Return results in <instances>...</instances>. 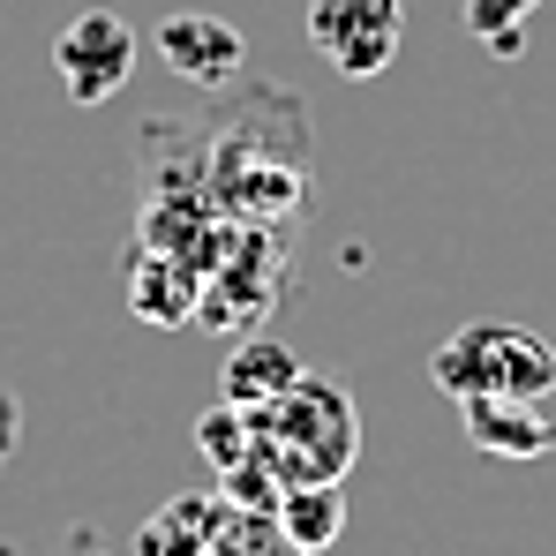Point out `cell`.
I'll return each instance as SVG.
<instances>
[{
  "instance_id": "8fae6325",
  "label": "cell",
  "mask_w": 556,
  "mask_h": 556,
  "mask_svg": "<svg viewBox=\"0 0 556 556\" xmlns=\"http://www.w3.org/2000/svg\"><path fill=\"white\" fill-rule=\"evenodd\" d=\"M128 293H136V316H151V324H188V308H195V271H188L181 256L136 249V256H128Z\"/></svg>"
},
{
  "instance_id": "6da1fadb",
  "label": "cell",
  "mask_w": 556,
  "mask_h": 556,
  "mask_svg": "<svg viewBox=\"0 0 556 556\" xmlns=\"http://www.w3.org/2000/svg\"><path fill=\"white\" fill-rule=\"evenodd\" d=\"M249 437H256V459L271 466L278 481H346V466L362 459V414H354V391L324 369H301L271 406L249 414Z\"/></svg>"
},
{
  "instance_id": "7c38bea8",
  "label": "cell",
  "mask_w": 556,
  "mask_h": 556,
  "mask_svg": "<svg viewBox=\"0 0 556 556\" xmlns=\"http://www.w3.org/2000/svg\"><path fill=\"white\" fill-rule=\"evenodd\" d=\"M534 8H549V0H466V38H481L489 53H519L527 46V23H534Z\"/></svg>"
},
{
  "instance_id": "ba28073f",
  "label": "cell",
  "mask_w": 556,
  "mask_h": 556,
  "mask_svg": "<svg viewBox=\"0 0 556 556\" xmlns=\"http://www.w3.org/2000/svg\"><path fill=\"white\" fill-rule=\"evenodd\" d=\"M226 511H233V504H226L218 489H181V496H166V504L136 527L128 556H203L211 542H218Z\"/></svg>"
},
{
  "instance_id": "7a4b0ae2",
  "label": "cell",
  "mask_w": 556,
  "mask_h": 556,
  "mask_svg": "<svg viewBox=\"0 0 556 556\" xmlns=\"http://www.w3.org/2000/svg\"><path fill=\"white\" fill-rule=\"evenodd\" d=\"M241 128L249 136H218L211 166H203V188H211L218 218H249V226L293 218L308 203V136H301L293 98H286L278 128H256V121H241Z\"/></svg>"
},
{
  "instance_id": "e0dca14e",
  "label": "cell",
  "mask_w": 556,
  "mask_h": 556,
  "mask_svg": "<svg viewBox=\"0 0 556 556\" xmlns=\"http://www.w3.org/2000/svg\"><path fill=\"white\" fill-rule=\"evenodd\" d=\"M61 556H113V549L98 542L91 527H68V542H61Z\"/></svg>"
},
{
  "instance_id": "3957f363",
  "label": "cell",
  "mask_w": 556,
  "mask_h": 556,
  "mask_svg": "<svg viewBox=\"0 0 556 556\" xmlns=\"http://www.w3.org/2000/svg\"><path fill=\"white\" fill-rule=\"evenodd\" d=\"M429 376L452 399H549L556 346L527 324H466L429 354Z\"/></svg>"
},
{
  "instance_id": "5b68a950",
  "label": "cell",
  "mask_w": 556,
  "mask_h": 556,
  "mask_svg": "<svg viewBox=\"0 0 556 556\" xmlns=\"http://www.w3.org/2000/svg\"><path fill=\"white\" fill-rule=\"evenodd\" d=\"M53 68H61V84H68L76 105H105V98L136 76V23L113 15V8L68 15L61 38H53Z\"/></svg>"
},
{
  "instance_id": "52a82bcc",
  "label": "cell",
  "mask_w": 556,
  "mask_h": 556,
  "mask_svg": "<svg viewBox=\"0 0 556 556\" xmlns=\"http://www.w3.org/2000/svg\"><path fill=\"white\" fill-rule=\"evenodd\" d=\"M466 444L489 452V459H549L556 429L542 414V399H459Z\"/></svg>"
},
{
  "instance_id": "2e32d148",
  "label": "cell",
  "mask_w": 556,
  "mask_h": 556,
  "mask_svg": "<svg viewBox=\"0 0 556 556\" xmlns=\"http://www.w3.org/2000/svg\"><path fill=\"white\" fill-rule=\"evenodd\" d=\"M15 444H23V399L0 383V473H8V459H15Z\"/></svg>"
},
{
  "instance_id": "4fadbf2b",
  "label": "cell",
  "mask_w": 556,
  "mask_h": 556,
  "mask_svg": "<svg viewBox=\"0 0 556 556\" xmlns=\"http://www.w3.org/2000/svg\"><path fill=\"white\" fill-rule=\"evenodd\" d=\"M195 444H203V459L211 473H226V466H241L256 452V437H249V406H233V399H218L203 421H195Z\"/></svg>"
},
{
  "instance_id": "5bb4252c",
  "label": "cell",
  "mask_w": 556,
  "mask_h": 556,
  "mask_svg": "<svg viewBox=\"0 0 556 556\" xmlns=\"http://www.w3.org/2000/svg\"><path fill=\"white\" fill-rule=\"evenodd\" d=\"M203 556H308L286 542V527H278L271 511H226V527H218V542Z\"/></svg>"
},
{
  "instance_id": "30bf717a",
  "label": "cell",
  "mask_w": 556,
  "mask_h": 556,
  "mask_svg": "<svg viewBox=\"0 0 556 556\" xmlns=\"http://www.w3.org/2000/svg\"><path fill=\"white\" fill-rule=\"evenodd\" d=\"M278 527H286V542L308 556H324L339 534H346V496H339V481H293V489H278Z\"/></svg>"
},
{
  "instance_id": "8992f818",
  "label": "cell",
  "mask_w": 556,
  "mask_h": 556,
  "mask_svg": "<svg viewBox=\"0 0 556 556\" xmlns=\"http://www.w3.org/2000/svg\"><path fill=\"white\" fill-rule=\"evenodd\" d=\"M159 61L181 76V84H195V91H226L241 68H249V38L233 30V23H218V15H166L159 23Z\"/></svg>"
},
{
  "instance_id": "9c48e42d",
  "label": "cell",
  "mask_w": 556,
  "mask_h": 556,
  "mask_svg": "<svg viewBox=\"0 0 556 556\" xmlns=\"http://www.w3.org/2000/svg\"><path fill=\"white\" fill-rule=\"evenodd\" d=\"M301 376V354L293 346H278V339H241L233 354H226V369H218V399H233V406H271L278 391Z\"/></svg>"
},
{
  "instance_id": "277c9868",
  "label": "cell",
  "mask_w": 556,
  "mask_h": 556,
  "mask_svg": "<svg viewBox=\"0 0 556 556\" xmlns=\"http://www.w3.org/2000/svg\"><path fill=\"white\" fill-rule=\"evenodd\" d=\"M399 38H406L399 0H308V46L346 84H376L399 61Z\"/></svg>"
},
{
  "instance_id": "9a60e30c",
  "label": "cell",
  "mask_w": 556,
  "mask_h": 556,
  "mask_svg": "<svg viewBox=\"0 0 556 556\" xmlns=\"http://www.w3.org/2000/svg\"><path fill=\"white\" fill-rule=\"evenodd\" d=\"M278 489H286V481H278L256 452H249L241 466H226V473H218V496H226L233 511H278Z\"/></svg>"
}]
</instances>
